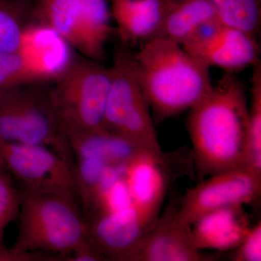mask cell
Returning <instances> with one entry per match:
<instances>
[{
	"mask_svg": "<svg viewBox=\"0 0 261 261\" xmlns=\"http://www.w3.org/2000/svg\"><path fill=\"white\" fill-rule=\"evenodd\" d=\"M248 115L245 84L237 73L226 72L190 108L187 129L199 181L216 173L247 168Z\"/></svg>",
	"mask_w": 261,
	"mask_h": 261,
	"instance_id": "obj_1",
	"label": "cell"
},
{
	"mask_svg": "<svg viewBox=\"0 0 261 261\" xmlns=\"http://www.w3.org/2000/svg\"><path fill=\"white\" fill-rule=\"evenodd\" d=\"M133 63L156 123L190 110L214 85L208 67L181 44L164 38L141 44Z\"/></svg>",
	"mask_w": 261,
	"mask_h": 261,
	"instance_id": "obj_2",
	"label": "cell"
},
{
	"mask_svg": "<svg viewBox=\"0 0 261 261\" xmlns=\"http://www.w3.org/2000/svg\"><path fill=\"white\" fill-rule=\"evenodd\" d=\"M17 251L68 255L89 240V226L73 196L20 190Z\"/></svg>",
	"mask_w": 261,
	"mask_h": 261,
	"instance_id": "obj_3",
	"label": "cell"
},
{
	"mask_svg": "<svg viewBox=\"0 0 261 261\" xmlns=\"http://www.w3.org/2000/svg\"><path fill=\"white\" fill-rule=\"evenodd\" d=\"M112 72L80 54L67 58L47 81L51 102L63 127L103 133Z\"/></svg>",
	"mask_w": 261,
	"mask_h": 261,
	"instance_id": "obj_4",
	"label": "cell"
},
{
	"mask_svg": "<svg viewBox=\"0 0 261 261\" xmlns=\"http://www.w3.org/2000/svg\"><path fill=\"white\" fill-rule=\"evenodd\" d=\"M0 142L46 146L74 159L47 81L21 84L0 93Z\"/></svg>",
	"mask_w": 261,
	"mask_h": 261,
	"instance_id": "obj_5",
	"label": "cell"
},
{
	"mask_svg": "<svg viewBox=\"0 0 261 261\" xmlns=\"http://www.w3.org/2000/svg\"><path fill=\"white\" fill-rule=\"evenodd\" d=\"M110 68L112 84L105 113V130L136 149L161 152L149 105L136 75L133 54L126 44L117 46Z\"/></svg>",
	"mask_w": 261,
	"mask_h": 261,
	"instance_id": "obj_6",
	"label": "cell"
},
{
	"mask_svg": "<svg viewBox=\"0 0 261 261\" xmlns=\"http://www.w3.org/2000/svg\"><path fill=\"white\" fill-rule=\"evenodd\" d=\"M39 28L53 33L81 56L104 63L113 29L107 0H32Z\"/></svg>",
	"mask_w": 261,
	"mask_h": 261,
	"instance_id": "obj_7",
	"label": "cell"
},
{
	"mask_svg": "<svg viewBox=\"0 0 261 261\" xmlns=\"http://www.w3.org/2000/svg\"><path fill=\"white\" fill-rule=\"evenodd\" d=\"M0 160L22 189L65 194L78 200L74 159L46 146L0 142Z\"/></svg>",
	"mask_w": 261,
	"mask_h": 261,
	"instance_id": "obj_8",
	"label": "cell"
},
{
	"mask_svg": "<svg viewBox=\"0 0 261 261\" xmlns=\"http://www.w3.org/2000/svg\"><path fill=\"white\" fill-rule=\"evenodd\" d=\"M261 178L248 168L230 170L204 178L188 190L176 207L173 220L191 226L211 211L231 205L252 203L260 197Z\"/></svg>",
	"mask_w": 261,
	"mask_h": 261,
	"instance_id": "obj_9",
	"label": "cell"
},
{
	"mask_svg": "<svg viewBox=\"0 0 261 261\" xmlns=\"http://www.w3.org/2000/svg\"><path fill=\"white\" fill-rule=\"evenodd\" d=\"M182 47L209 68L217 67L226 73H238L260 60L256 38L219 23L202 27Z\"/></svg>",
	"mask_w": 261,
	"mask_h": 261,
	"instance_id": "obj_10",
	"label": "cell"
},
{
	"mask_svg": "<svg viewBox=\"0 0 261 261\" xmlns=\"http://www.w3.org/2000/svg\"><path fill=\"white\" fill-rule=\"evenodd\" d=\"M177 154L144 152L125 166L124 178L134 208L143 224L150 228L155 224L169 178L168 166Z\"/></svg>",
	"mask_w": 261,
	"mask_h": 261,
	"instance_id": "obj_11",
	"label": "cell"
},
{
	"mask_svg": "<svg viewBox=\"0 0 261 261\" xmlns=\"http://www.w3.org/2000/svg\"><path fill=\"white\" fill-rule=\"evenodd\" d=\"M89 236L106 260L132 261L150 228L133 207L104 211L87 221Z\"/></svg>",
	"mask_w": 261,
	"mask_h": 261,
	"instance_id": "obj_12",
	"label": "cell"
},
{
	"mask_svg": "<svg viewBox=\"0 0 261 261\" xmlns=\"http://www.w3.org/2000/svg\"><path fill=\"white\" fill-rule=\"evenodd\" d=\"M176 207H169L146 233L132 261H202L208 257L201 253L192 242L191 226L173 220Z\"/></svg>",
	"mask_w": 261,
	"mask_h": 261,
	"instance_id": "obj_13",
	"label": "cell"
},
{
	"mask_svg": "<svg viewBox=\"0 0 261 261\" xmlns=\"http://www.w3.org/2000/svg\"><path fill=\"white\" fill-rule=\"evenodd\" d=\"M175 0H111V15L121 43L136 45L157 37Z\"/></svg>",
	"mask_w": 261,
	"mask_h": 261,
	"instance_id": "obj_14",
	"label": "cell"
},
{
	"mask_svg": "<svg viewBox=\"0 0 261 261\" xmlns=\"http://www.w3.org/2000/svg\"><path fill=\"white\" fill-rule=\"evenodd\" d=\"M243 206L221 207L195 221L191 237L196 248L226 251L238 247L251 227Z\"/></svg>",
	"mask_w": 261,
	"mask_h": 261,
	"instance_id": "obj_15",
	"label": "cell"
},
{
	"mask_svg": "<svg viewBox=\"0 0 261 261\" xmlns=\"http://www.w3.org/2000/svg\"><path fill=\"white\" fill-rule=\"evenodd\" d=\"M48 48L42 44L21 51H0V93L21 84L51 80L61 65L47 61L53 54Z\"/></svg>",
	"mask_w": 261,
	"mask_h": 261,
	"instance_id": "obj_16",
	"label": "cell"
},
{
	"mask_svg": "<svg viewBox=\"0 0 261 261\" xmlns=\"http://www.w3.org/2000/svg\"><path fill=\"white\" fill-rule=\"evenodd\" d=\"M45 31L36 23L32 0H0V51L36 47L39 34Z\"/></svg>",
	"mask_w": 261,
	"mask_h": 261,
	"instance_id": "obj_17",
	"label": "cell"
},
{
	"mask_svg": "<svg viewBox=\"0 0 261 261\" xmlns=\"http://www.w3.org/2000/svg\"><path fill=\"white\" fill-rule=\"evenodd\" d=\"M214 23H218L217 18L208 0H175L156 37L183 45L202 27Z\"/></svg>",
	"mask_w": 261,
	"mask_h": 261,
	"instance_id": "obj_18",
	"label": "cell"
},
{
	"mask_svg": "<svg viewBox=\"0 0 261 261\" xmlns=\"http://www.w3.org/2000/svg\"><path fill=\"white\" fill-rule=\"evenodd\" d=\"M218 23L247 33L257 39L260 30V0H208Z\"/></svg>",
	"mask_w": 261,
	"mask_h": 261,
	"instance_id": "obj_19",
	"label": "cell"
},
{
	"mask_svg": "<svg viewBox=\"0 0 261 261\" xmlns=\"http://www.w3.org/2000/svg\"><path fill=\"white\" fill-rule=\"evenodd\" d=\"M252 74L250 88L247 123L246 166L254 174L261 178V61L252 65Z\"/></svg>",
	"mask_w": 261,
	"mask_h": 261,
	"instance_id": "obj_20",
	"label": "cell"
},
{
	"mask_svg": "<svg viewBox=\"0 0 261 261\" xmlns=\"http://www.w3.org/2000/svg\"><path fill=\"white\" fill-rule=\"evenodd\" d=\"M20 205V190L0 160V243L4 242L7 227L18 219Z\"/></svg>",
	"mask_w": 261,
	"mask_h": 261,
	"instance_id": "obj_21",
	"label": "cell"
},
{
	"mask_svg": "<svg viewBox=\"0 0 261 261\" xmlns=\"http://www.w3.org/2000/svg\"><path fill=\"white\" fill-rule=\"evenodd\" d=\"M233 261L261 260V223L251 226L231 255Z\"/></svg>",
	"mask_w": 261,
	"mask_h": 261,
	"instance_id": "obj_22",
	"label": "cell"
},
{
	"mask_svg": "<svg viewBox=\"0 0 261 261\" xmlns=\"http://www.w3.org/2000/svg\"><path fill=\"white\" fill-rule=\"evenodd\" d=\"M63 257L44 251H17L13 247H8L0 243V261H59Z\"/></svg>",
	"mask_w": 261,
	"mask_h": 261,
	"instance_id": "obj_23",
	"label": "cell"
},
{
	"mask_svg": "<svg viewBox=\"0 0 261 261\" xmlns=\"http://www.w3.org/2000/svg\"><path fill=\"white\" fill-rule=\"evenodd\" d=\"M66 261H103L106 260L102 252L99 251L93 242L89 238L78 248L70 252Z\"/></svg>",
	"mask_w": 261,
	"mask_h": 261,
	"instance_id": "obj_24",
	"label": "cell"
}]
</instances>
